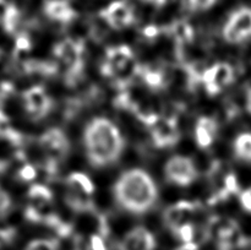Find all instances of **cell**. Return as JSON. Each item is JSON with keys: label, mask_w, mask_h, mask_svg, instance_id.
<instances>
[{"label": "cell", "mask_w": 251, "mask_h": 250, "mask_svg": "<svg viewBox=\"0 0 251 250\" xmlns=\"http://www.w3.org/2000/svg\"><path fill=\"white\" fill-rule=\"evenodd\" d=\"M83 147L95 168L114 164L122 156L125 140L119 127L107 118H95L83 130Z\"/></svg>", "instance_id": "cell-1"}, {"label": "cell", "mask_w": 251, "mask_h": 250, "mask_svg": "<svg viewBox=\"0 0 251 250\" xmlns=\"http://www.w3.org/2000/svg\"><path fill=\"white\" fill-rule=\"evenodd\" d=\"M113 194L118 205L132 215L149 212L158 199V189L152 176L139 168L124 172L115 181Z\"/></svg>", "instance_id": "cell-2"}, {"label": "cell", "mask_w": 251, "mask_h": 250, "mask_svg": "<svg viewBox=\"0 0 251 250\" xmlns=\"http://www.w3.org/2000/svg\"><path fill=\"white\" fill-rule=\"evenodd\" d=\"M54 55L65 68V82L75 86L83 75L85 69V43L81 38H66L54 47Z\"/></svg>", "instance_id": "cell-3"}, {"label": "cell", "mask_w": 251, "mask_h": 250, "mask_svg": "<svg viewBox=\"0 0 251 250\" xmlns=\"http://www.w3.org/2000/svg\"><path fill=\"white\" fill-rule=\"evenodd\" d=\"M223 38L228 43L237 44L251 38V7L235 10L223 27Z\"/></svg>", "instance_id": "cell-4"}, {"label": "cell", "mask_w": 251, "mask_h": 250, "mask_svg": "<svg viewBox=\"0 0 251 250\" xmlns=\"http://www.w3.org/2000/svg\"><path fill=\"white\" fill-rule=\"evenodd\" d=\"M164 173L171 183L178 186H189L198 178V169L193 159L180 154L168 159Z\"/></svg>", "instance_id": "cell-5"}, {"label": "cell", "mask_w": 251, "mask_h": 250, "mask_svg": "<svg viewBox=\"0 0 251 250\" xmlns=\"http://www.w3.org/2000/svg\"><path fill=\"white\" fill-rule=\"evenodd\" d=\"M22 100L27 114L36 122L44 119L53 109V100L43 86H33L25 91Z\"/></svg>", "instance_id": "cell-6"}, {"label": "cell", "mask_w": 251, "mask_h": 250, "mask_svg": "<svg viewBox=\"0 0 251 250\" xmlns=\"http://www.w3.org/2000/svg\"><path fill=\"white\" fill-rule=\"evenodd\" d=\"M38 144L47 158L60 163L69 153L70 150V141L63 130L58 127H51L41 135Z\"/></svg>", "instance_id": "cell-7"}, {"label": "cell", "mask_w": 251, "mask_h": 250, "mask_svg": "<svg viewBox=\"0 0 251 250\" xmlns=\"http://www.w3.org/2000/svg\"><path fill=\"white\" fill-rule=\"evenodd\" d=\"M100 14L113 29H124L131 26L136 20L134 6L127 0H117L100 10Z\"/></svg>", "instance_id": "cell-8"}, {"label": "cell", "mask_w": 251, "mask_h": 250, "mask_svg": "<svg viewBox=\"0 0 251 250\" xmlns=\"http://www.w3.org/2000/svg\"><path fill=\"white\" fill-rule=\"evenodd\" d=\"M234 81V69L228 63H217L206 69L202 82L210 95L215 96Z\"/></svg>", "instance_id": "cell-9"}, {"label": "cell", "mask_w": 251, "mask_h": 250, "mask_svg": "<svg viewBox=\"0 0 251 250\" xmlns=\"http://www.w3.org/2000/svg\"><path fill=\"white\" fill-rule=\"evenodd\" d=\"M152 140L154 146L158 149L172 147L180 139L178 122L174 117L159 118L158 122L151 127Z\"/></svg>", "instance_id": "cell-10"}, {"label": "cell", "mask_w": 251, "mask_h": 250, "mask_svg": "<svg viewBox=\"0 0 251 250\" xmlns=\"http://www.w3.org/2000/svg\"><path fill=\"white\" fill-rule=\"evenodd\" d=\"M198 211V203L191 201H179L169 206L164 212V222L174 233L181 225L190 223Z\"/></svg>", "instance_id": "cell-11"}, {"label": "cell", "mask_w": 251, "mask_h": 250, "mask_svg": "<svg viewBox=\"0 0 251 250\" xmlns=\"http://www.w3.org/2000/svg\"><path fill=\"white\" fill-rule=\"evenodd\" d=\"M156 238L145 227H135L124 235L119 250H154Z\"/></svg>", "instance_id": "cell-12"}, {"label": "cell", "mask_w": 251, "mask_h": 250, "mask_svg": "<svg viewBox=\"0 0 251 250\" xmlns=\"http://www.w3.org/2000/svg\"><path fill=\"white\" fill-rule=\"evenodd\" d=\"M43 11L49 20L63 26H68L77 17V12L68 0H46Z\"/></svg>", "instance_id": "cell-13"}, {"label": "cell", "mask_w": 251, "mask_h": 250, "mask_svg": "<svg viewBox=\"0 0 251 250\" xmlns=\"http://www.w3.org/2000/svg\"><path fill=\"white\" fill-rule=\"evenodd\" d=\"M218 125L216 119L210 117L199 118L195 126V140L201 149H207L213 142L215 135L217 134Z\"/></svg>", "instance_id": "cell-14"}, {"label": "cell", "mask_w": 251, "mask_h": 250, "mask_svg": "<svg viewBox=\"0 0 251 250\" xmlns=\"http://www.w3.org/2000/svg\"><path fill=\"white\" fill-rule=\"evenodd\" d=\"M19 9L7 0H0V26L7 33H14L20 22Z\"/></svg>", "instance_id": "cell-15"}, {"label": "cell", "mask_w": 251, "mask_h": 250, "mask_svg": "<svg viewBox=\"0 0 251 250\" xmlns=\"http://www.w3.org/2000/svg\"><path fill=\"white\" fill-rule=\"evenodd\" d=\"M168 28L172 37H173L174 41H176V44L178 48L188 47L189 44L194 41V37H195L194 28L188 21H185V20L174 21Z\"/></svg>", "instance_id": "cell-16"}, {"label": "cell", "mask_w": 251, "mask_h": 250, "mask_svg": "<svg viewBox=\"0 0 251 250\" xmlns=\"http://www.w3.org/2000/svg\"><path fill=\"white\" fill-rule=\"evenodd\" d=\"M137 76H140L144 80V82L152 90H159V88H163L167 85L166 73L161 68L139 65Z\"/></svg>", "instance_id": "cell-17"}, {"label": "cell", "mask_w": 251, "mask_h": 250, "mask_svg": "<svg viewBox=\"0 0 251 250\" xmlns=\"http://www.w3.org/2000/svg\"><path fill=\"white\" fill-rule=\"evenodd\" d=\"M66 189L82 195L92 196L95 191V184L88 175L81 172H74L66 178Z\"/></svg>", "instance_id": "cell-18"}, {"label": "cell", "mask_w": 251, "mask_h": 250, "mask_svg": "<svg viewBox=\"0 0 251 250\" xmlns=\"http://www.w3.org/2000/svg\"><path fill=\"white\" fill-rule=\"evenodd\" d=\"M27 195H28L29 203L39 206V207L51 205V201H53V193L50 189L46 185H41V184H33L28 189Z\"/></svg>", "instance_id": "cell-19"}, {"label": "cell", "mask_w": 251, "mask_h": 250, "mask_svg": "<svg viewBox=\"0 0 251 250\" xmlns=\"http://www.w3.org/2000/svg\"><path fill=\"white\" fill-rule=\"evenodd\" d=\"M234 154L239 159L251 162V132H243L234 141Z\"/></svg>", "instance_id": "cell-20"}, {"label": "cell", "mask_w": 251, "mask_h": 250, "mask_svg": "<svg viewBox=\"0 0 251 250\" xmlns=\"http://www.w3.org/2000/svg\"><path fill=\"white\" fill-rule=\"evenodd\" d=\"M26 250H59V244L54 239H36L28 243Z\"/></svg>", "instance_id": "cell-21"}, {"label": "cell", "mask_w": 251, "mask_h": 250, "mask_svg": "<svg viewBox=\"0 0 251 250\" xmlns=\"http://www.w3.org/2000/svg\"><path fill=\"white\" fill-rule=\"evenodd\" d=\"M176 234H178V237L183 240L184 244H188V243H196L195 242L196 228L191 222L181 225V227L176 230Z\"/></svg>", "instance_id": "cell-22"}, {"label": "cell", "mask_w": 251, "mask_h": 250, "mask_svg": "<svg viewBox=\"0 0 251 250\" xmlns=\"http://www.w3.org/2000/svg\"><path fill=\"white\" fill-rule=\"evenodd\" d=\"M217 0H185V6L190 11H202L212 6Z\"/></svg>", "instance_id": "cell-23"}, {"label": "cell", "mask_w": 251, "mask_h": 250, "mask_svg": "<svg viewBox=\"0 0 251 250\" xmlns=\"http://www.w3.org/2000/svg\"><path fill=\"white\" fill-rule=\"evenodd\" d=\"M12 201L9 194L0 186V218L5 217L11 208Z\"/></svg>", "instance_id": "cell-24"}, {"label": "cell", "mask_w": 251, "mask_h": 250, "mask_svg": "<svg viewBox=\"0 0 251 250\" xmlns=\"http://www.w3.org/2000/svg\"><path fill=\"white\" fill-rule=\"evenodd\" d=\"M225 191L228 195H234L239 193V183L234 174L229 173L225 178Z\"/></svg>", "instance_id": "cell-25"}, {"label": "cell", "mask_w": 251, "mask_h": 250, "mask_svg": "<svg viewBox=\"0 0 251 250\" xmlns=\"http://www.w3.org/2000/svg\"><path fill=\"white\" fill-rule=\"evenodd\" d=\"M17 175L22 181H32L37 176V169L32 164L26 163L20 168Z\"/></svg>", "instance_id": "cell-26"}, {"label": "cell", "mask_w": 251, "mask_h": 250, "mask_svg": "<svg viewBox=\"0 0 251 250\" xmlns=\"http://www.w3.org/2000/svg\"><path fill=\"white\" fill-rule=\"evenodd\" d=\"M16 235V232L12 228H4V229H0V249L5 245L10 244L12 242V239Z\"/></svg>", "instance_id": "cell-27"}, {"label": "cell", "mask_w": 251, "mask_h": 250, "mask_svg": "<svg viewBox=\"0 0 251 250\" xmlns=\"http://www.w3.org/2000/svg\"><path fill=\"white\" fill-rule=\"evenodd\" d=\"M90 249L91 250H107L104 244V240H103V237L98 234H92L90 237Z\"/></svg>", "instance_id": "cell-28"}, {"label": "cell", "mask_w": 251, "mask_h": 250, "mask_svg": "<svg viewBox=\"0 0 251 250\" xmlns=\"http://www.w3.org/2000/svg\"><path fill=\"white\" fill-rule=\"evenodd\" d=\"M159 32H161V28L156 25H150V26H146L144 29H142V34H144L145 38L147 39H154L158 37Z\"/></svg>", "instance_id": "cell-29"}, {"label": "cell", "mask_w": 251, "mask_h": 250, "mask_svg": "<svg viewBox=\"0 0 251 250\" xmlns=\"http://www.w3.org/2000/svg\"><path fill=\"white\" fill-rule=\"evenodd\" d=\"M240 203H242L243 208L251 212V193L250 190L244 191L240 194Z\"/></svg>", "instance_id": "cell-30"}, {"label": "cell", "mask_w": 251, "mask_h": 250, "mask_svg": "<svg viewBox=\"0 0 251 250\" xmlns=\"http://www.w3.org/2000/svg\"><path fill=\"white\" fill-rule=\"evenodd\" d=\"M176 250H199V244L198 243H188V244H183Z\"/></svg>", "instance_id": "cell-31"}, {"label": "cell", "mask_w": 251, "mask_h": 250, "mask_svg": "<svg viewBox=\"0 0 251 250\" xmlns=\"http://www.w3.org/2000/svg\"><path fill=\"white\" fill-rule=\"evenodd\" d=\"M7 168H9V163H7L6 161H1V159H0V174L5 173Z\"/></svg>", "instance_id": "cell-32"}, {"label": "cell", "mask_w": 251, "mask_h": 250, "mask_svg": "<svg viewBox=\"0 0 251 250\" xmlns=\"http://www.w3.org/2000/svg\"><path fill=\"white\" fill-rule=\"evenodd\" d=\"M247 105H248V109H249V112L251 113V88H249V91H248Z\"/></svg>", "instance_id": "cell-33"}, {"label": "cell", "mask_w": 251, "mask_h": 250, "mask_svg": "<svg viewBox=\"0 0 251 250\" xmlns=\"http://www.w3.org/2000/svg\"><path fill=\"white\" fill-rule=\"evenodd\" d=\"M249 190H250V193H251V188H250V189H249Z\"/></svg>", "instance_id": "cell-34"}, {"label": "cell", "mask_w": 251, "mask_h": 250, "mask_svg": "<svg viewBox=\"0 0 251 250\" xmlns=\"http://www.w3.org/2000/svg\"><path fill=\"white\" fill-rule=\"evenodd\" d=\"M0 55H1V51H0Z\"/></svg>", "instance_id": "cell-35"}]
</instances>
